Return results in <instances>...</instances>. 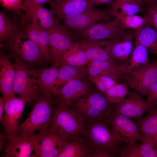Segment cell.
Instances as JSON below:
<instances>
[{
	"instance_id": "d590c367",
	"label": "cell",
	"mask_w": 157,
	"mask_h": 157,
	"mask_svg": "<svg viewBox=\"0 0 157 157\" xmlns=\"http://www.w3.org/2000/svg\"><path fill=\"white\" fill-rule=\"evenodd\" d=\"M122 157H142L140 152V144L133 141L126 143L122 151Z\"/></svg>"
},
{
	"instance_id": "f6af8a7d",
	"label": "cell",
	"mask_w": 157,
	"mask_h": 157,
	"mask_svg": "<svg viewBox=\"0 0 157 157\" xmlns=\"http://www.w3.org/2000/svg\"><path fill=\"white\" fill-rule=\"evenodd\" d=\"M133 0H115L116 1H121V2H125V1H131Z\"/></svg>"
},
{
	"instance_id": "d6a6232c",
	"label": "cell",
	"mask_w": 157,
	"mask_h": 157,
	"mask_svg": "<svg viewBox=\"0 0 157 157\" xmlns=\"http://www.w3.org/2000/svg\"><path fill=\"white\" fill-rule=\"evenodd\" d=\"M119 19L120 23L124 28L133 29L134 31L138 30L149 24V19L146 15L141 17L134 15Z\"/></svg>"
},
{
	"instance_id": "e575fe53",
	"label": "cell",
	"mask_w": 157,
	"mask_h": 157,
	"mask_svg": "<svg viewBox=\"0 0 157 157\" xmlns=\"http://www.w3.org/2000/svg\"><path fill=\"white\" fill-rule=\"evenodd\" d=\"M0 3L5 9L13 11L17 15L23 13L22 10L25 12L26 10L23 3V0H0Z\"/></svg>"
},
{
	"instance_id": "ab89813d",
	"label": "cell",
	"mask_w": 157,
	"mask_h": 157,
	"mask_svg": "<svg viewBox=\"0 0 157 157\" xmlns=\"http://www.w3.org/2000/svg\"><path fill=\"white\" fill-rule=\"evenodd\" d=\"M89 8L95 7L101 5L106 4L111 7L115 0H88Z\"/></svg>"
},
{
	"instance_id": "52a82bcc",
	"label": "cell",
	"mask_w": 157,
	"mask_h": 157,
	"mask_svg": "<svg viewBox=\"0 0 157 157\" xmlns=\"http://www.w3.org/2000/svg\"><path fill=\"white\" fill-rule=\"evenodd\" d=\"M111 7L106 8L92 7L67 17L62 26L76 35L99 21H111Z\"/></svg>"
},
{
	"instance_id": "277c9868",
	"label": "cell",
	"mask_w": 157,
	"mask_h": 157,
	"mask_svg": "<svg viewBox=\"0 0 157 157\" xmlns=\"http://www.w3.org/2000/svg\"><path fill=\"white\" fill-rule=\"evenodd\" d=\"M114 104L98 90L76 101L68 108L82 118L85 124L108 120L114 109Z\"/></svg>"
},
{
	"instance_id": "3957f363",
	"label": "cell",
	"mask_w": 157,
	"mask_h": 157,
	"mask_svg": "<svg viewBox=\"0 0 157 157\" xmlns=\"http://www.w3.org/2000/svg\"><path fill=\"white\" fill-rule=\"evenodd\" d=\"M4 42L7 54L13 60H19L31 68L43 67L47 63L37 45L21 31L13 33Z\"/></svg>"
},
{
	"instance_id": "83f0119b",
	"label": "cell",
	"mask_w": 157,
	"mask_h": 157,
	"mask_svg": "<svg viewBox=\"0 0 157 157\" xmlns=\"http://www.w3.org/2000/svg\"><path fill=\"white\" fill-rule=\"evenodd\" d=\"M136 121L140 133L152 140L157 150V106L153 107L146 117Z\"/></svg>"
},
{
	"instance_id": "836d02e7",
	"label": "cell",
	"mask_w": 157,
	"mask_h": 157,
	"mask_svg": "<svg viewBox=\"0 0 157 157\" xmlns=\"http://www.w3.org/2000/svg\"><path fill=\"white\" fill-rule=\"evenodd\" d=\"M88 79L95 86L99 91L104 94L108 90L117 83L113 78L102 75L88 76Z\"/></svg>"
},
{
	"instance_id": "4fadbf2b",
	"label": "cell",
	"mask_w": 157,
	"mask_h": 157,
	"mask_svg": "<svg viewBox=\"0 0 157 157\" xmlns=\"http://www.w3.org/2000/svg\"><path fill=\"white\" fill-rule=\"evenodd\" d=\"M1 156L5 157H38V145L34 135L28 138L17 136L6 138Z\"/></svg>"
},
{
	"instance_id": "5bb4252c",
	"label": "cell",
	"mask_w": 157,
	"mask_h": 157,
	"mask_svg": "<svg viewBox=\"0 0 157 157\" xmlns=\"http://www.w3.org/2000/svg\"><path fill=\"white\" fill-rule=\"evenodd\" d=\"M114 110L136 121L142 119L143 115L154 107L135 91L130 92L127 97L114 104Z\"/></svg>"
},
{
	"instance_id": "7c38bea8",
	"label": "cell",
	"mask_w": 157,
	"mask_h": 157,
	"mask_svg": "<svg viewBox=\"0 0 157 157\" xmlns=\"http://www.w3.org/2000/svg\"><path fill=\"white\" fill-rule=\"evenodd\" d=\"M27 103L26 99L20 96L15 97L5 103L4 112L1 122L6 138L16 135L18 127L22 119L23 112Z\"/></svg>"
},
{
	"instance_id": "7a4b0ae2",
	"label": "cell",
	"mask_w": 157,
	"mask_h": 157,
	"mask_svg": "<svg viewBox=\"0 0 157 157\" xmlns=\"http://www.w3.org/2000/svg\"><path fill=\"white\" fill-rule=\"evenodd\" d=\"M53 106V96L41 93L27 117L19 125L16 136L28 138L37 131L49 128L52 122Z\"/></svg>"
},
{
	"instance_id": "7402d4cb",
	"label": "cell",
	"mask_w": 157,
	"mask_h": 157,
	"mask_svg": "<svg viewBox=\"0 0 157 157\" xmlns=\"http://www.w3.org/2000/svg\"><path fill=\"white\" fill-rule=\"evenodd\" d=\"M88 76L102 75L110 76L117 83L123 82V73L120 65L106 60H95L89 61L87 64Z\"/></svg>"
},
{
	"instance_id": "60d3db41",
	"label": "cell",
	"mask_w": 157,
	"mask_h": 157,
	"mask_svg": "<svg viewBox=\"0 0 157 157\" xmlns=\"http://www.w3.org/2000/svg\"><path fill=\"white\" fill-rule=\"evenodd\" d=\"M88 157H112V156L106 152L98 151L89 155Z\"/></svg>"
},
{
	"instance_id": "d6986e66",
	"label": "cell",
	"mask_w": 157,
	"mask_h": 157,
	"mask_svg": "<svg viewBox=\"0 0 157 157\" xmlns=\"http://www.w3.org/2000/svg\"><path fill=\"white\" fill-rule=\"evenodd\" d=\"M23 64L28 74L35 80L41 93L53 96L56 92L54 84L58 74L57 67L52 65L49 67L31 68Z\"/></svg>"
},
{
	"instance_id": "6da1fadb",
	"label": "cell",
	"mask_w": 157,
	"mask_h": 157,
	"mask_svg": "<svg viewBox=\"0 0 157 157\" xmlns=\"http://www.w3.org/2000/svg\"><path fill=\"white\" fill-rule=\"evenodd\" d=\"M79 138L88 149V156L98 151L106 152L112 157L120 156L122 148L115 138L108 119L85 124Z\"/></svg>"
},
{
	"instance_id": "e0dca14e",
	"label": "cell",
	"mask_w": 157,
	"mask_h": 157,
	"mask_svg": "<svg viewBox=\"0 0 157 157\" xmlns=\"http://www.w3.org/2000/svg\"><path fill=\"white\" fill-rule=\"evenodd\" d=\"M38 147V157H58L66 141L49 128L34 134Z\"/></svg>"
},
{
	"instance_id": "44dd1931",
	"label": "cell",
	"mask_w": 157,
	"mask_h": 157,
	"mask_svg": "<svg viewBox=\"0 0 157 157\" xmlns=\"http://www.w3.org/2000/svg\"><path fill=\"white\" fill-rule=\"evenodd\" d=\"M75 41L85 51L89 61L100 60L114 63L109 51L110 40H92L78 37Z\"/></svg>"
},
{
	"instance_id": "ee69618b",
	"label": "cell",
	"mask_w": 157,
	"mask_h": 157,
	"mask_svg": "<svg viewBox=\"0 0 157 157\" xmlns=\"http://www.w3.org/2000/svg\"><path fill=\"white\" fill-rule=\"evenodd\" d=\"M155 0H139L140 2L144 6L147 5L152 2Z\"/></svg>"
},
{
	"instance_id": "7bdbcfd3",
	"label": "cell",
	"mask_w": 157,
	"mask_h": 157,
	"mask_svg": "<svg viewBox=\"0 0 157 157\" xmlns=\"http://www.w3.org/2000/svg\"><path fill=\"white\" fill-rule=\"evenodd\" d=\"M34 2L40 5L52 2L55 0H32Z\"/></svg>"
},
{
	"instance_id": "4316f807",
	"label": "cell",
	"mask_w": 157,
	"mask_h": 157,
	"mask_svg": "<svg viewBox=\"0 0 157 157\" xmlns=\"http://www.w3.org/2000/svg\"><path fill=\"white\" fill-rule=\"evenodd\" d=\"M57 78L54 84L56 91L61 85L69 81L76 79H88L87 68L68 65H59Z\"/></svg>"
},
{
	"instance_id": "ac0fdd59",
	"label": "cell",
	"mask_w": 157,
	"mask_h": 157,
	"mask_svg": "<svg viewBox=\"0 0 157 157\" xmlns=\"http://www.w3.org/2000/svg\"><path fill=\"white\" fill-rule=\"evenodd\" d=\"M15 66L8 55L1 50L0 53V90L5 102L15 97L14 85Z\"/></svg>"
},
{
	"instance_id": "d4e9b609",
	"label": "cell",
	"mask_w": 157,
	"mask_h": 157,
	"mask_svg": "<svg viewBox=\"0 0 157 157\" xmlns=\"http://www.w3.org/2000/svg\"><path fill=\"white\" fill-rule=\"evenodd\" d=\"M89 61L85 51L75 41L60 57L59 66L68 65L77 67L84 66Z\"/></svg>"
},
{
	"instance_id": "b9f144b4",
	"label": "cell",
	"mask_w": 157,
	"mask_h": 157,
	"mask_svg": "<svg viewBox=\"0 0 157 157\" xmlns=\"http://www.w3.org/2000/svg\"><path fill=\"white\" fill-rule=\"evenodd\" d=\"M5 102L2 96L0 97V121H1L4 112Z\"/></svg>"
},
{
	"instance_id": "74e56055",
	"label": "cell",
	"mask_w": 157,
	"mask_h": 157,
	"mask_svg": "<svg viewBox=\"0 0 157 157\" xmlns=\"http://www.w3.org/2000/svg\"><path fill=\"white\" fill-rule=\"evenodd\" d=\"M146 14L149 24L157 32V0L146 6Z\"/></svg>"
},
{
	"instance_id": "ba28073f",
	"label": "cell",
	"mask_w": 157,
	"mask_h": 157,
	"mask_svg": "<svg viewBox=\"0 0 157 157\" xmlns=\"http://www.w3.org/2000/svg\"><path fill=\"white\" fill-rule=\"evenodd\" d=\"M15 66L14 90L16 94L25 98L28 106L33 107L41 94L35 80L26 69L24 64L17 60H13Z\"/></svg>"
},
{
	"instance_id": "f35d334b",
	"label": "cell",
	"mask_w": 157,
	"mask_h": 157,
	"mask_svg": "<svg viewBox=\"0 0 157 157\" xmlns=\"http://www.w3.org/2000/svg\"><path fill=\"white\" fill-rule=\"evenodd\" d=\"M147 96V102L153 106H157V83L150 87Z\"/></svg>"
},
{
	"instance_id": "484cf974",
	"label": "cell",
	"mask_w": 157,
	"mask_h": 157,
	"mask_svg": "<svg viewBox=\"0 0 157 157\" xmlns=\"http://www.w3.org/2000/svg\"><path fill=\"white\" fill-rule=\"evenodd\" d=\"M135 43L144 47L149 53L157 57V32L149 24L134 31Z\"/></svg>"
},
{
	"instance_id": "4dcf8cb0",
	"label": "cell",
	"mask_w": 157,
	"mask_h": 157,
	"mask_svg": "<svg viewBox=\"0 0 157 157\" xmlns=\"http://www.w3.org/2000/svg\"><path fill=\"white\" fill-rule=\"evenodd\" d=\"M19 30L18 25L3 12H0V42H4L14 32Z\"/></svg>"
},
{
	"instance_id": "5b68a950",
	"label": "cell",
	"mask_w": 157,
	"mask_h": 157,
	"mask_svg": "<svg viewBox=\"0 0 157 157\" xmlns=\"http://www.w3.org/2000/svg\"><path fill=\"white\" fill-rule=\"evenodd\" d=\"M85 125L82 117L76 113L68 108L53 106L52 122L49 129L64 140L79 138Z\"/></svg>"
},
{
	"instance_id": "cb8c5ba5",
	"label": "cell",
	"mask_w": 157,
	"mask_h": 157,
	"mask_svg": "<svg viewBox=\"0 0 157 157\" xmlns=\"http://www.w3.org/2000/svg\"><path fill=\"white\" fill-rule=\"evenodd\" d=\"M148 53L143 46L135 43L130 57L125 63L121 65L124 72L138 71L147 66L150 63Z\"/></svg>"
},
{
	"instance_id": "30bf717a",
	"label": "cell",
	"mask_w": 157,
	"mask_h": 157,
	"mask_svg": "<svg viewBox=\"0 0 157 157\" xmlns=\"http://www.w3.org/2000/svg\"><path fill=\"white\" fill-rule=\"evenodd\" d=\"M123 83L142 97L147 96L150 87L157 83V58L141 70L125 72Z\"/></svg>"
},
{
	"instance_id": "8d00e7d4",
	"label": "cell",
	"mask_w": 157,
	"mask_h": 157,
	"mask_svg": "<svg viewBox=\"0 0 157 157\" xmlns=\"http://www.w3.org/2000/svg\"><path fill=\"white\" fill-rule=\"evenodd\" d=\"M140 144V152L142 157H157V150L151 140L144 137Z\"/></svg>"
},
{
	"instance_id": "9c48e42d",
	"label": "cell",
	"mask_w": 157,
	"mask_h": 157,
	"mask_svg": "<svg viewBox=\"0 0 157 157\" xmlns=\"http://www.w3.org/2000/svg\"><path fill=\"white\" fill-rule=\"evenodd\" d=\"M108 120L115 138L119 142H141L144 137L139 132L137 123L114 109Z\"/></svg>"
},
{
	"instance_id": "1f68e13d",
	"label": "cell",
	"mask_w": 157,
	"mask_h": 157,
	"mask_svg": "<svg viewBox=\"0 0 157 157\" xmlns=\"http://www.w3.org/2000/svg\"><path fill=\"white\" fill-rule=\"evenodd\" d=\"M127 85L125 83H117L105 93L107 99L113 104L121 101L129 94Z\"/></svg>"
},
{
	"instance_id": "9a60e30c",
	"label": "cell",
	"mask_w": 157,
	"mask_h": 157,
	"mask_svg": "<svg viewBox=\"0 0 157 157\" xmlns=\"http://www.w3.org/2000/svg\"><path fill=\"white\" fill-rule=\"evenodd\" d=\"M135 45L134 31L125 29L116 38L110 41L108 50L114 63L119 66L129 59Z\"/></svg>"
},
{
	"instance_id": "2e32d148",
	"label": "cell",
	"mask_w": 157,
	"mask_h": 157,
	"mask_svg": "<svg viewBox=\"0 0 157 157\" xmlns=\"http://www.w3.org/2000/svg\"><path fill=\"white\" fill-rule=\"evenodd\" d=\"M125 29L120 23L119 19L115 18L106 23L95 24L76 35L80 38L92 40L111 41Z\"/></svg>"
},
{
	"instance_id": "8fae6325",
	"label": "cell",
	"mask_w": 157,
	"mask_h": 157,
	"mask_svg": "<svg viewBox=\"0 0 157 157\" xmlns=\"http://www.w3.org/2000/svg\"><path fill=\"white\" fill-rule=\"evenodd\" d=\"M48 31L49 50L52 65L58 68L61 53L70 47L78 36L63 28L60 24Z\"/></svg>"
},
{
	"instance_id": "f1b7e54d",
	"label": "cell",
	"mask_w": 157,
	"mask_h": 157,
	"mask_svg": "<svg viewBox=\"0 0 157 157\" xmlns=\"http://www.w3.org/2000/svg\"><path fill=\"white\" fill-rule=\"evenodd\" d=\"M143 5L139 0L125 2L115 1L111 7L112 17L120 18L142 12Z\"/></svg>"
},
{
	"instance_id": "8992f818",
	"label": "cell",
	"mask_w": 157,
	"mask_h": 157,
	"mask_svg": "<svg viewBox=\"0 0 157 157\" xmlns=\"http://www.w3.org/2000/svg\"><path fill=\"white\" fill-rule=\"evenodd\" d=\"M97 90L88 79L69 81L53 95L54 106L69 108L79 99Z\"/></svg>"
},
{
	"instance_id": "ffe728a7",
	"label": "cell",
	"mask_w": 157,
	"mask_h": 157,
	"mask_svg": "<svg viewBox=\"0 0 157 157\" xmlns=\"http://www.w3.org/2000/svg\"><path fill=\"white\" fill-rule=\"evenodd\" d=\"M49 4L52 15L59 24L61 20L89 8L88 0H55Z\"/></svg>"
},
{
	"instance_id": "603a6c76",
	"label": "cell",
	"mask_w": 157,
	"mask_h": 157,
	"mask_svg": "<svg viewBox=\"0 0 157 157\" xmlns=\"http://www.w3.org/2000/svg\"><path fill=\"white\" fill-rule=\"evenodd\" d=\"M23 3L26 8L25 12L34 17L43 28L49 30L59 24L56 21L50 10L42 5L37 4L32 0H23Z\"/></svg>"
},
{
	"instance_id": "f546056e",
	"label": "cell",
	"mask_w": 157,
	"mask_h": 157,
	"mask_svg": "<svg viewBox=\"0 0 157 157\" xmlns=\"http://www.w3.org/2000/svg\"><path fill=\"white\" fill-rule=\"evenodd\" d=\"M88 149L78 138L65 141L58 157H87Z\"/></svg>"
}]
</instances>
